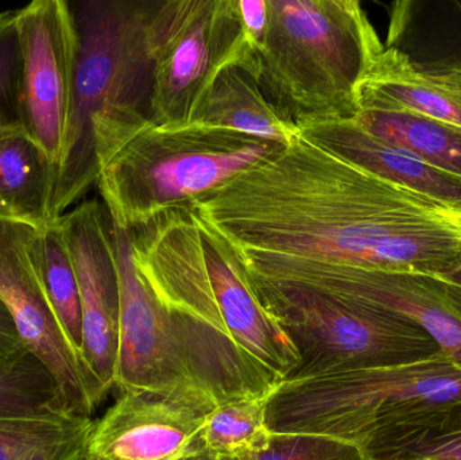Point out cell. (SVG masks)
I'll list each match as a JSON object with an SVG mask.
<instances>
[{"label":"cell","instance_id":"15","mask_svg":"<svg viewBox=\"0 0 461 460\" xmlns=\"http://www.w3.org/2000/svg\"><path fill=\"white\" fill-rule=\"evenodd\" d=\"M300 132L390 183L444 204L461 207V178L435 169L403 149L370 134L354 119L311 124Z\"/></svg>","mask_w":461,"mask_h":460},{"label":"cell","instance_id":"25","mask_svg":"<svg viewBox=\"0 0 461 460\" xmlns=\"http://www.w3.org/2000/svg\"><path fill=\"white\" fill-rule=\"evenodd\" d=\"M378 460H461V410L395 446Z\"/></svg>","mask_w":461,"mask_h":460},{"label":"cell","instance_id":"30","mask_svg":"<svg viewBox=\"0 0 461 460\" xmlns=\"http://www.w3.org/2000/svg\"><path fill=\"white\" fill-rule=\"evenodd\" d=\"M430 277L435 278L443 286L444 291L451 297L452 302L461 310V258L455 265L454 269L443 273V275H430Z\"/></svg>","mask_w":461,"mask_h":460},{"label":"cell","instance_id":"8","mask_svg":"<svg viewBox=\"0 0 461 460\" xmlns=\"http://www.w3.org/2000/svg\"><path fill=\"white\" fill-rule=\"evenodd\" d=\"M24 134L56 173L72 121L78 38L70 3L35 0L16 11ZM54 178V176H53Z\"/></svg>","mask_w":461,"mask_h":460},{"label":"cell","instance_id":"23","mask_svg":"<svg viewBox=\"0 0 461 460\" xmlns=\"http://www.w3.org/2000/svg\"><path fill=\"white\" fill-rule=\"evenodd\" d=\"M92 419L0 416V460H16L38 446L59 442L88 427Z\"/></svg>","mask_w":461,"mask_h":460},{"label":"cell","instance_id":"28","mask_svg":"<svg viewBox=\"0 0 461 460\" xmlns=\"http://www.w3.org/2000/svg\"><path fill=\"white\" fill-rule=\"evenodd\" d=\"M239 15L252 54L265 40L268 27V0H238Z\"/></svg>","mask_w":461,"mask_h":460},{"label":"cell","instance_id":"3","mask_svg":"<svg viewBox=\"0 0 461 460\" xmlns=\"http://www.w3.org/2000/svg\"><path fill=\"white\" fill-rule=\"evenodd\" d=\"M156 0L70 3L78 38L72 121L53 178L49 221L96 184L97 151L151 122L149 26Z\"/></svg>","mask_w":461,"mask_h":460},{"label":"cell","instance_id":"24","mask_svg":"<svg viewBox=\"0 0 461 460\" xmlns=\"http://www.w3.org/2000/svg\"><path fill=\"white\" fill-rule=\"evenodd\" d=\"M16 11L0 13V138L24 134Z\"/></svg>","mask_w":461,"mask_h":460},{"label":"cell","instance_id":"5","mask_svg":"<svg viewBox=\"0 0 461 460\" xmlns=\"http://www.w3.org/2000/svg\"><path fill=\"white\" fill-rule=\"evenodd\" d=\"M284 148L221 127L146 122L97 151L96 186L113 223L132 231L192 207Z\"/></svg>","mask_w":461,"mask_h":460},{"label":"cell","instance_id":"6","mask_svg":"<svg viewBox=\"0 0 461 460\" xmlns=\"http://www.w3.org/2000/svg\"><path fill=\"white\" fill-rule=\"evenodd\" d=\"M249 280L300 356L286 381L402 364L440 350L424 329L397 316L295 286Z\"/></svg>","mask_w":461,"mask_h":460},{"label":"cell","instance_id":"22","mask_svg":"<svg viewBox=\"0 0 461 460\" xmlns=\"http://www.w3.org/2000/svg\"><path fill=\"white\" fill-rule=\"evenodd\" d=\"M0 416H69L59 383L29 350L0 361Z\"/></svg>","mask_w":461,"mask_h":460},{"label":"cell","instance_id":"20","mask_svg":"<svg viewBox=\"0 0 461 460\" xmlns=\"http://www.w3.org/2000/svg\"><path fill=\"white\" fill-rule=\"evenodd\" d=\"M270 396L243 397L211 410L194 454L213 460H241L267 448L273 439L267 426Z\"/></svg>","mask_w":461,"mask_h":460},{"label":"cell","instance_id":"4","mask_svg":"<svg viewBox=\"0 0 461 460\" xmlns=\"http://www.w3.org/2000/svg\"><path fill=\"white\" fill-rule=\"evenodd\" d=\"M384 48L357 0H268L255 73L276 115L301 130L354 119L357 86Z\"/></svg>","mask_w":461,"mask_h":460},{"label":"cell","instance_id":"32","mask_svg":"<svg viewBox=\"0 0 461 460\" xmlns=\"http://www.w3.org/2000/svg\"><path fill=\"white\" fill-rule=\"evenodd\" d=\"M181 460H213L208 458V456L202 455V454H191V455L185 456V458Z\"/></svg>","mask_w":461,"mask_h":460},{"label":"cell","instance_id":"16","mask_svg":"<svg viewBox=\"0 0 461 460\" xmlns=\"http://www.w3.org/2000/svg\"><path fill=\"white\" fill-rule=\"evenodd\" d=\"M192 123L233 130L285 146L300 135V130L282 121L263 96L254 59L230 65L218 76Z\"/></svg>","mask_w":461,"mask_h":460},{"label":"cell","instance_id":"29","mask_svg":"<svg viewBox=\"0 0 461 460\" xmlns=\"http://www.w3.org/2000/svg\"><path fill=\"white\" fill-rule=\"evenodd\" d=\"M23 350L27 348L22 343L13 318L0 302V361L11 358Z\"/></svg>","mask_w":461,"mask_h":460},{"label":"cell","instance_id":"14","mask_svg":"<svg viewBox=\"0 0 461 460\" xmlns=\"http://www.w3.org/2000/svg\"><path fill=\"white\" fill-rule=\"evenodd\" d=\"M360 111L425 116L461 129V65L422 64L384 45L360 80Z\"/></svg>","mask_w":461,"mask_h":460},{"label":"cell","instance_id":"13","mask_svg":"<svg viewBox=\"0 0 461 460\" xmlns=\"http://www.w3.org/2000/svg\"><path fill=\"white\" fill-rule=\"evenodd\" d=\"M207 229L208 269L227 331L255 362L286 381L300 364L297 350L258 299L229 243L208 224Z\"/></svg>","mask_w":461,"mask_h":460},{"label":"cell","instance_id":"26","mask_svg":"<svg viewBox=\"0 0 461 460\" xmlns=\"http://www.w3.org/2000/svg\"><path fill=\"white\" fill-rule=\"evenodd\" d=\"M241 460H365L354 447L312 435L273 434L267 448Z\"/></svg>","mask_w":461,"mask_h":460},{"label":"cell","instance_id":"2","mask_svg":"<svg viewBox=\"0 0 461 460\" xmlns=\"http://www.w3.org/2000/svg\"><path fill=\"white\" fill-rule=\"evenodd\" d=\"M461 410V364L441 350L402 364L284 381L271 393V434L312 435L378 460Z\"/></svg>","mask_w":461,"mask_h":460},{"label":"cell","instance_id":"18","mask_svg":"<svg viewBox=\"0 0 461 460\" xmlns=\"http://www.w3.org/2000/svg\"><path fill=\"white\" fill-rule=\"evenodd\" d=\"M54 167L26 134L0 138V218L49 223Z\"/></svg>","mask_w":461,"mask_h":460},{"label":"cell","instance_id":"1","mask_svg":"<svg viewBox=\"0 0 461 460\" xmlns=\"http://www.w3.org/2000/svg\"><path fill=\"white\" fill-rule=\"evenodd\" d=\"M438 204L300 132L192 208L249 277L274 281L325 269L449 272L461 240L436 218Z\"/></svg>","mask_w":461,"mask_h":460},{"label":"cell","instance_id":"19","mask_svg":"<svg viewBox=\"0 0 461 460\" xmlns=\"http://www.w3.org/2000/svg\"><path fill=\"white\" fill-rule=\"evenodd\" d=\"M360 127L411 153L435 169L461 178V129L405 113L360 111Z\"/></svg>","mask_w":461,"mask_h":460},{"label":"cell","instance_id":"33","mask_svg":"<svg viewBox=\"0 0 461 460\" xmlns=\"http://www.w3.org/2000/svg\"><path fill=\"white\" fill-rule=\"evenodd\" d=\"M80 460H95V459L89 458L88 455H86V456H84V458H81Z\"/></svg>","mask_w":461,"mask_h":460},{"label":"cell","instance_id":"31","mask_svg":"<svg viewBox=\"0 0 461 460\" xmlns=\"http://www.w3.org/2000/svg\"><path fill=\"white\" fill-rule=\"evenodd\" d=\"M433 212H435L436 218L443 221L461 240V207L440 203L433 208Z\"/></svg>","mask_w":461,"mask_h":460},{"label":"cell","instance_id":"7","mask_svg":"<svg viewBox=\"0 0 461 460\" xmlns=\"http://www.w3.org/2000/svg\"><path fill=\"white\" fill-rule=\"evenodd\" d=\"M151 122L188 126L218 76L251 61L238 0H156L149 26Z\"/></svg>","mask_w":461,"mask_h":460},{"label":"cell","instance_id":"27","mask_svg":"<svg viewBox=\"0 0 461 460\" xmlns=\"http://www.w3.org/2000/svg\"><path fill=\"white\" fill-rule=\"evenodd\" d=\"M95 420L86 428L59 442L38 446L27 451L16 460H80L86 455L89 437L94 429Z\"/></svg>","mask_w":461,"mask_h":460},{"label":"cell","instance_id":"9","mask_svg":"<svg viewBox=\"0 0 461 460\" xmlns=\"http://www.w3.org/2000/svg\"><path fill=\"white\" fill-rule=\"evenodd\" d=\"M38 229L26 221L0 218V302L24 347L59 383L68 415L91 419L107 394L68 342L46 296L35 250Z\"/></svg>","mask_w":461,"mask_h":460},{"label":"cell","instance_id":"10","mask_svg":"<svg viewBox=\"0 0 461 460\" xmlns=\"http://www.w3.org/2000/svg\"><path fill=\"white\" fill-rule=\"evenodd\" d=\"M81 307V359L105 394L115 388L121 293L113 221L103 203L88 200L59 219Z\"/></svg>","mask_w":461,"mask_h":460},{"label":"cell","instance_id":"11","mask_svg":"<svg viewBox=\"0 0 461 460\" xmlns=\"http://www.w3.org/2000/svg\"><path fill=\"white\" fill-rule=\"evenodd\" d=\"M263 283L306 289L411 321L424 329L447 356L461 364V310L430 275L325 269Z\"/></svg>","mask_w":461,"mask_h":460},{"label":"cell","instance_id":"12","mask_svg":"<svg viewBox=\"0 0 461 460\" xmlns=\"http://www.w3.org/2000/svg\"><path fill=\"white\" fill-rule=\"evenodd\" d=\"M212 408L177 394L122 391L95 421L86 455L95 460H181L194 454Z\"/></svg>","mask_w":461,"mask_h":460},{"label":"cell","instance_id":"17","mask_svg":"<svg viewBox=\"0 0 461 460\" xmlns=\"http://www.w3.org/2000/svg\"><path fill=\"white\" fill-rule=\"evenodd\" d=\"M386 45L422 64L461 65V0L394 3Z\"/></svg>","mask_w":461,"mask_h":460},{"label":"cell","instance_id":"21","mask_svg":"<svg viewBox=\"0 0 461 460\" xmlns=\"http://www.w3.org/2000/svg\"><path fill=\"white\" fill-rule=\"evenodd\" d=\"M35 250H37L38 267H40L41 280H42L46 296L68 342L81 359L83 334H81L80 293H78L75 267H73L72 258L62 235L59 219L49 221L37 230Z\"/></svg>","mask_w":461,"mask_h":460}]
</instances>
